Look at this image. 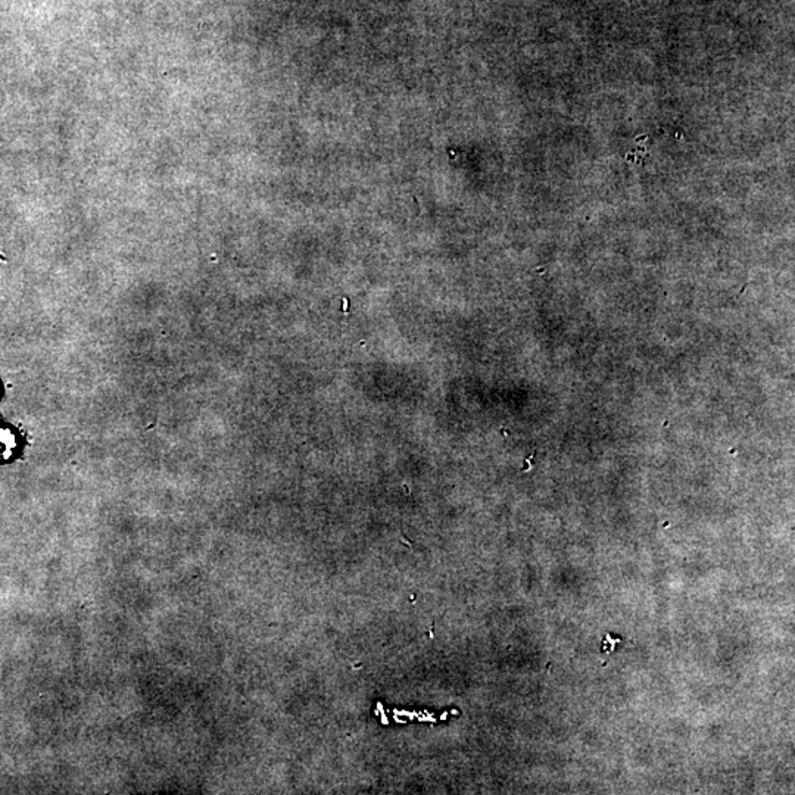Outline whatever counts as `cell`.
Instances as JSON below:
<instances>
[{"label":"cell","instance_id":"1","mask_svg":"<svg viewBox=\"0 0 795 795\" xmlns=\"http://www.w3.org/2000/svg\"><path fill=\"white\" fill-rule=\"evenodd\" d=\"M18 448V438L12 430L0 427V463L9 460Z\"/></svg>","mask_w":795,"mask_h":795},{"label":"cell","instance_id":"2","mask_svg":"<svg viewBox=\"0 0 795 795\" xmlns=\"http://www.w3.org/2000/svg\"><path fill=\"white\" fill-rule=\"evenodd\" d=\"M619 641H622V639L613 638V636L607 635L606 639H604L603 651H613L614 647H616V642Z\"/></svg>","mask_w":795,"mask_h":795}]
</instances>
